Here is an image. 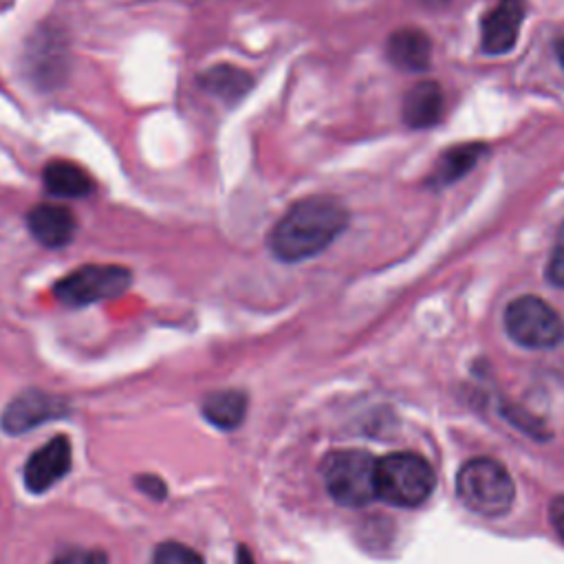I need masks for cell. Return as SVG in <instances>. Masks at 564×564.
<instances>
[{"label": "cell", "instance_id": "cell-11", "mask_svg": "<svg viewBox=\"0 0 564 564\" xmlns=\"http://www.w3.org/2000/svg\"><path fill=\"white\" fill-rule=\"evenodd\" d=\"M388 57L394 66L408 73H421L430 66L432 42L421 29L403 26L388 37Z\"/></svg>", "mask_w": 564, "mask_h": 564}, {"label": "cell", "instance_id": "cell-9", "mask_svg": "<svg viewBox=\"0 0 564 564\" xmlns=\"http://www.w3.org/2000/svg\"><path fill=\"white\" fill-rule=\"evenodd\" d=\"M527 13L524 0H498V4L482 18L480 44L489 55H502L516 46L522 20Z\"/></svg>", "mask_w": 564, "mask_h": 564}, {"label": "cell", "instance_id": "cell-10", "mask_svg": "<svg viewBox=\"0 0 564 564\" xmlns=\"http://www.w3.org/2000/svg\"><path fill=\"white\" fill-rule=\"evenodd\" d=\"M26 227L40 245L57 249L73 240L77 231V218L66 205L40 203L26 214Z\"/></svg>", "mask_w": 564, "mask_h": 564}, {"label": "cell", "instance_id": "cell-17", "mask_svg": "<svg viewBox=\"0 0 564 564\" xmlns=\"http://www.w3.org/2000/svg\"><path fill=\"white\" fill-rule=\"evenodd\" d=\"M152 564H205V562L194 549L181 542H161L154 549Z\"/></svg>", "mask_w": 564, "mask_h": 564}, {"label": "cell", "instance_id": "cell-18", "mask_svg": "<svg viewBox=\"0 0 564 564\" xmlns=\"http://www.w3.org/2000/svg\"><path fill=\"white\" fill-rule=\"evenodd\" d=\"M546 278L553 286H562L564 289V223L557 231L555 245L551 249V258L546 264Z\"/></svg>", "mask_w": 564, "mask_h": 564}, {"label": "cell", "instance_id": "cell-8", "mask_svg": "<svg viewBox=\"0 0 564 564\" xmlns=\"http://www.w3.org/2000/svg\"><path fill=\"white\" fill-rule=\"evenodd\" d=\"M73 463V449L66 436H53L35 449L24 465V485L31 494H44L59 482Z\"/></svg>", "mask_w": 564, "mask_h": 564}, {"label": "cell", "instance_id": "cell-12", "mask_svg": "<svg viewBox=\"0 0 564 564\" xmlns=\"http://www.w3.org/2000/svg\"><path fill=\"white\" fill-rule=\"evenodd\" d=\"M42 181L46 192L57 198H84L95 192L93 176L82 165L66 159L48 161L42 170Z\"/></svg>", "mask_w": 564, "mask_h": 564}, {"label": "cell", "instance_id": "cell-21", "mask_svg": "<svg viewBox=\"0 0 564 564\" xmlns=\"http://www.w3.org/2000/svg\"><path fill=\"white\" fill-rule=\"evenodd\" d=\"M139 487L143 489V494L152 496V498H163L165 496V485L156 478V476H143L139 478Z\"/></svg>", "mask_w": 564, "mask_h": 564}, {"label": "cell", "instance_id": "cell-19", "mask_svg": "<svg viewBox=\"0 0 564 564\" xmlns=\"http://www.w3.org/2000/svg\"><path fill=\"white\" fill-rule=\"evenodd\" d=\"M51 564H106V555L101 551L68 549V551L59 553Z\"/></svg>", "mask_w": 564, "mask_h": 564}, {"label": "cell", "instance_id": "cell-13", "mask_svg": "<svg viewBox=\"0 0 564 564\" xmlns=\"http://www.w3.org/2000/svg\"><path fill=\"white\" fill-rule=\"evenodd\" d=\"M443 115V90L434 82L414 84L403 99V121L410 128H432Z\"/></svg>", "mask_w": 564, "mask_h": 564}, {"label": "cell", "instance_id": "cell-4", "mask_svg": "<svg viewBox=\"0 0 564 564\" xmlns=\"http://www.w3.org/2000/svg\"><path fill=\"white\" fill-rule=\"evenodd\" d=\"M322 478L330 498L344 507H364L377 498V460L364 449L326 454Z\"/></svg>", "mask_w": 564, "mask_h": 564}, {"label": "cell", "instance_id": "cell-14", "mask_svg": "<svg viewBox=\"0 0 564 564\" xmlns=\"http://www.w3.org/2000/svg\"><path fill=\"white\" fill-rule=\"evenodd\" d=\"M200 86H203L205 93H209V95H214L223 101L234 104L251 90L253 77L240 66L214 64L200 75Z\"/></svg>", "mask_w": 564, "mask_h": 564}, {"label": "cell", "instance_id": "cell-5", "mask_svg": "<svg viewBox=\"0 0 564 564\" xmlns=\"http://www.w3.org/2000/svg\"><path fill=\"white\" fill-rule=\"evenodd\" d=\"M132 273L121 264H82L55 282L53 295L66 306H88L121 295Z\"/></svg>", "mask_w": 564, "mask_h": 564}, {"label": "cell", "instance_id": "cell-3", "mask_svg": "<svg viewBox=\"0 0 564 564\" xmlns=\"http://www.w3.org/2000/svg\"><path fill=\"white\" fill-rule=\"evenodd\" d=\"M432 465L414 452H394L377 460V498L394 507H419L434 489Z\"/></svg>", "mask_w": 564, "mask_h": 564}, {"label": "cell", "instance_id": "cell-2", "mask_svg": "<svg viewBox=\"0 0 564 564\" xmlns=\"http://www.w3.org/2000/svg\"><path fill=\"white\" fill-rule=\"evenodd\" d=\"M456 494L469 511L496 518L513 505L516 487L507 467L496 458H471L458 469Z\"/></svg>", "mask_w": 564, "mask_h": 564}, {"label": "cell", "instance_id": "cell-1", "mask_svg": "<svg viewBox=\"0 0 564 564\" xmlns=\"http://www.w3.org/2000/svg\"><path fill=\"white\" fill-rule=\"evenodd\" d=\"M348 225L346 207L333 196L295 200L273 225L269 249L282 262H302L322 253Z\"/></svg>", "mask_w": 564, "mask_h": 564}, {"label": "cell", "instance_id": "cell-15", "mask_svg": "<svg viewBox=\"0 0 564 564\" xmlns=\"http://www.w3.org/2000/svg\"><path fill=\"white\" fill-rule=\"evenodd\" d=\"M485 154V145L482 143H458L447 148L434 163L430 183L445 187L452 185L454 181L463 178L471 167H476V163L480 161V156Z\"/></svg>", "mask_w": 564, "mask_h": 564}, {"label": "cell", "instance_id": "cell-22", "mask_svg": "<svg viewBox=\"0 0 564 564\" xmlns=\"http://www.w3.org/2000/svg\"><path fill=\"white\" fill-rule=\"evenodd\" d=\"M236 564H256L253 557H251V553H249V549H247L245 544H240V546L236 549Z\"/></svg>", "mask_w": 564, "mask_h": 564}, {"label": "cell", "instance_id": "cell-7", "mask_svg": "<svg viewBox=\"0 0 564 564\" xmlns=\"http://www.w3.org/2000/svg\"><path fill=\"white\" fill-rule=\"evenodd\" d=\"M68 412L64 399L46 394L42 390H24L13 401L7 403L2 412V430L11 434H22L37 427L44 421L59 419Z\"/></svg>", "mask_w": 564, "mask_h": 564}, {"label": "cell", "instance_id": "cell-16", "mask_svg": "<svg viewBox=\"0 0 564 564\" xmlns=\"http://www.w3.org/2000/svg\"><path fill=\"white\" fill-rule=\"evenodd\" d=\"M200 410L212 425L220 430H234L245 419L247 394L242 390H216L205 397Z\"/></svg>", "mask_w": 564, "mask_h": 564}, {"label": "cell", "instance_id": "cell-6", "mask_svg": "<svg viewBox=\"0 0 564 564\" xmlns=\"http://www.w3.org/2000/svg\"><path fill=\"white\" fill-rule=\"evenodd\" d=\"M509 337L524 348H553L564 337V322L551 304L535 295H520L505 311Z\"/></svg>", "mask_w": 564, "mask_h": 564}, {"label": "cell", "instance_id": "cell-20", "mask_svg": "<svg viewBox=\"0 0 564 564\" xmlns=\"http://www.w3.org/2000/svg\"><path fill=\"white\" fill-rule=\"evenodd\" d=\"M549 516H551V524H553V529H555V531H557V535L564 540V496L553 498L551 509H549Z\"/></svg>", "mask_w": 564, "mask_h": 564}, {"label": "cell", "instance_id": "cell-23", "mask_svg": "<svg viewBox=\"0 0 564 564\" xmlns=\"http://www.w3.org/2000/svg\"><path fill=\"white\" fill-rule=\"evenodd\" d=\"M555 51H557V59H560V64H562V68H564V37L557 42Z\"/></svg>", "mask_w": 564, "mask_h": 564}]
</instances>
